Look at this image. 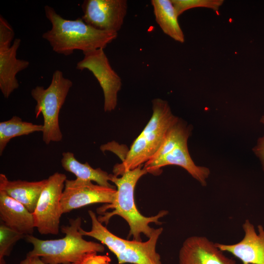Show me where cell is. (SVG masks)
Here are the masks:
<instances>
[{
	"mask_svg": "<svg viewBox=\"0 0 264 264\" xmlns=\"http://www.w3.org/2000/svg\"><path fill=\"white\" fill-rule=\"evenodd\" d=\"M142 166L128 171L120 177L110 174L109 180L114 183L117 188L115 198L111 203L105 204L97 209V213L101 215L97 217L98 220L106 225L114 216L124 219L130 226L129 237L132 236L133 240L136 241H141V234L149 238L154 229L150 227L149 224H161L159 219L168 213L166 210H161L155 216L145 217L138 210L134 198L135 187L140 178L148 173Z\"/></svg>",
	"mask_w": 264,
	"mask_h": 264,
	"instance_id": "1",
	"label": "cell"
},
{
	"mask_svg": "<svg viewBox=\"0 0 264 264\" xmlns=\"http://www.w3.org/2000/svg\"><path fill=\"white\" fill-rule=\"evenodd\" d=\"M44 9L51 28L43 34L42 38L58 54L68 56L76 50H82L84 54L104 49L117 37V32L96 29L85 22L81 17L66 20L50 6L45 5Z\"/></svg>",
	"mask_w": 264,
	"mask_h": 264,
	"instance_id": "2",
	"label": "cell"
},
{
	"mask_svg": "<svg viewBox=\"0 0 264 264\" xmlns=\"http://www.w3.org/2000/svg\"><path fill=\"white\" fill-rule=\"evenodd\" d=\"M69 225H62L61 230L65 234L62 238L43 240L32 235H26V241L33 245L27 256L39 257L46 264H72L81 261L91 253L103 252L102 243L88 241L79 232L82 219L80 217L69 220Z\"/></svg>",
	"mask_w": 264,
	"mask_h": 264,
	"instance_id": "3",
	"label": "cell"
},
{
	"mask_svg": "<svg viewBox=\"0 0 264 264\" xmlns=\"http://www.w3.org/2000/svg\"><path fill=\"white\" fill-rule=\"evenodd\" d=\"M152 104L151 119L133 141L122 162L113 167L115 176H121L149 161L157 151L169 129L178 120L166 101L156 98Z\"/></svg>",
	"mask_w": 264,
	"mask_h": 264,
	"instance_id": "4",
	"label": "cell"
},
{
	"mask_svg": "<svg viewBox=\"0 0 264 264\" xmlns=\"http://www.w3.org/2000/svg\"><path fill=\"white\" fill-rule=\"evenodd\" d=\"M72 85V82L65 77L62 71L56 70L47 88L37 86L31 90V96L36 102V117L42 114L44 118L43 140L46 144L61 141L63 138L59 115Z\"/></svg>",
	"mask_w": 264,
	"mask_h": 264,
	"instance_id": "5",
	"label": "cell"
},
{
	"mask_svg": "<svg viewBox=\"0 0 264 264\" xmlns=\"http://www.w3.org/2000/svg\"><path fill=\"white\" fill-rule=\"evenodd\" d=\"M67 179L64 174L56 172L50 176L32 213L35 227L41 235H57L63 214L61 198Z\"/></svg>",
	"mask_w": 264,
	"mask_h": 264,
	"instance_id": "6",
	"label": "cell"
},
{
	"mask_svg": "<svg viewBox=\"0 0 264 264\" xmlns=\"http://www.w3.org/2000/svg\"><path fill=\"white\" fill-rule=\"evenodd\" d=\"M84 55V58L77 63L76 68L80 70L87 69L93 74L103 90L105 111L114 110L122 86L120 77L111 66L104 49L88 52Z\"/></svg>",
	"mask_w": 264,
	"mask_h": 264,
	"instance_id": "7",
	"label": "cell"
},
{
	"mask_svg": "<svg viewBox=\"0 0 264 264\" xmlns=\"http://www.w3.org/2000/svg\"><path fill=\"white\" fill-rule=\"evenodd\" d=\"M116 192L115 188L94 184L89 180L66 179L61 198L62 213H68L91 204L111 203Z\"/></svg>",
	"mask_w": 264,
	"mask_h": 264,
	"instance_id": "8",
	"label": "cell"
},
{
	"mask_svg": "<svg viewBox=\"0 0 264 264\" xmlns=\"http://www.w3.org/2000/svg\"><path fill=\"white\" fill-rule=\"evenodd\" d=\"M82 19L87 24L103 31L117 32L128 10L126 0H85Z\"/></svg>",
	"mask_w": 264,
	"mask_h": 264,
	"instance_id": "9",
	"label": "cell"
},
{
	"mask_svg": "<svg viewBox=\"0 0 264 264\" xmlns=\"http://www.w3.org/2000/svg\"><path fill=\"white\" fill-rule=\"evenodd\" d=\"M244 233L242 239L237 243L226 244L216 243L222 251L231 253L239 259L242 264H264V228L258 226L257 233L249 220L242 225Z\"/></svg>",
	"mask_w": 264,
	"mask_h": 264,
	"instance_id": "10",
	"label": "cell"
},
{
	"mask_svg": "<svg viewBox=\"0 0 264 264\" xmlns=\"http://www.w3.org/2000/svg\"><path fill=\"white\" fill-rule=\"evenodd\" d=\"M178 264H238L206 237L192 236L184 241L180 249Z\"/></svg>",
	"mask_w": 264,
	"mask_h": 264,
	"instance_id": "11",
	"label": "cell"
},
{
	"mask_svg": "<svg viewBox=\"0 0 264 264\" xmlns=\"http://www.w3.org/2000/svg\"><path fill=\"white\" fill-rule=\"evenodd\" d=\"M170 165L184 168L202 186H206L210 171L207 167L195 164L189 154L187 142L181 144L164 155L148 161L144 164V167L147 173L156 175L161 172V168Z\"/></svg>",
	"mask_w": 264,
	"mask_h": 264,
	"instance_id": "12",
	"label": "cell"
},
{
	"mask_svg": "<svg viewBox=\"0 0 264 264\" xmlns=\"http://www.w3.org/2000/svg\"><path fill=\"white\" fill-rule=\"evenodd\" d=\"M21 43L19 38L14 39L12 44L0 42V89L5 98L19 87L16 75L29 66L28 61L17 58Z\"/></svg>",
	"mask_w": 264,
	"mask_h": 264,
	"instance_id": "13",
	"label": "cell"
},
{
	"mask_svg": "<svg viewBox=\"0 0 264 264\" xmlns=\"http://www.w3.org/2000/svg\"><path fill=\"white\" fill-rule=\"evenodd\" d=\"M0 218L8 227L24 235H32L35 228L33 214L21 203L0 190Z\"/></svg>",
	"mask_w": 264,
	"mask_h": 264,
	"instance_id": "14",
	"label": "cell"
},
{
	"mask_svg": "<svg viewBox=\"0 0 264 264\" xmlns=\"http://www.w3.org/2000/svg\"><path fill=\"white\" fill-rule=\"evenodd\" d=\"M47 181V178L37 181L9 180L5 175L0 174V190L21 203L33 213Z\"/></svg>",
	"mask_w": 264,
	"mask_h": 264,
	"instance_id": "15",
	"label": "cell"
},
{
	"mask_svg": "<svg viewBox=\"0 0 264 264\" xmlns=\"http://www.w3.org/2000/svg\"><path fill=\"white\" fill-rule=\"evenodd\" d=\"M162 231V227L154 229L145 242L132 241L127 248L116 256L118 264H161L160 256L156 251V245Z\"/></svg>",
	"mask_w": 264,
	"mask_h": 264,
	"instance_id": "16",
	"label": "cell"
},
{
	"mask_svg": "<svg viewBox=\"0 0 264 264\" xmlns=\"http://www.w3.org/2000/svg\"><path fill=\"white\" fill-rule=\"evenodd\" d=\"M156 22L162 31L175 41L183 43L184 35L171 0H152Z\"/></svg>",
	"mask_w": 264,
	"mask_h": 264,
	"instance_id": "17",
	"label": "cell"
},
{
	"mask_svg": "<svg viewBox=\"0 0 264 264\" xmlns=\"http://www.w3.org/2000/svg\"><path fill=\"white\" fill-rule=\"evenodd\" d=\"M61 163L64 170L73 174L76 178L93 181L100 185L114 188L109 182L110 174L99 168H93L88 162L82 163L78 161L72 152H64Z\"/></svg>",
	"mask_w": 264,
	"mask_h": 264,
	"instance_id": "18",
	"label": "cell"
},
{
	"mask_svg": "<svg viewBox=\"0 0 264 264\" xmlns=\"http://www.w3.org/2000/svg\"><path fill=\"white\" fill-rule=\"evenodd\" d=\"M88 213L91 221V229L87 231L80 227L79 232L83 236L97 240L101 243L107 246L116 257L122 253L130 244L132 241L124 240L110 232L98 220L94 212L89 210Z\"/></svg>",
	"mask_w": 264,
	"mask_h": 264,
	"instance_id": "19",
	"label": "cell"
},
{
	"mask_svg": "<svg viewBox=\"0 0 264 264\" xmlns=\"http://www.w3.org/2000/svg\"><path fill=\"white\" fill-rule=\"evenodd\" d=\"M43 125L23 121L18 116L0 122V155L12 138L27 135L35 132H43Z\"/></svg>",
	"mask_w": 264,
	"mask_h": 264,
	"instance_id": "20",
	"label": "cell"
},
{
	"mask_svg": "<svg viewBox=\"0 0 264 264\" xmlns=\"http://www.w3.org/2000/svg\"><path fill=\"white\" fill-rule=\"evenodd\" d=\"M190 132V128L178 119L169 129L157 151L150 160L164 155L181 144L187 142Z\"/></svg>",
	"mask_w": 264,
	"mask_h": 264,
	"instance_id": "21",
	"label": "cell"
},
{
	"mask_svg": "<svg viewBox=\"0 0 264 264\" xmlns=\"http://www.w3.org/2000/svg\"><path fill=\"white\" fill-rule=\"evenodd\" d=\"M25 235L8 227L2 222L0 224V264H6L4 257L10 255L15 244Z\"/></svg>",
	"mask_w": 264,
	"mask_h": 264,
	"instance_id": "22",
	"label": "cell"
},
{
	"mask_svg": "<svg viewBox=\"0 0 264 264\" xmlns=\"http://www.w3.org/2000/svg\"><path fill=\"white\" fill-rule=\"evenodd\" d=\"M178 16L190 9L204 7L215 11L223 3V0H171Z\"/></svg>",
	"mask_w": 264,
	"mask_h": 264,
	"instance_id": "23",
	"label": "cell"
},
{
	"mask_svg": "<svg viewBox=\"0 0 264 264\" xmlns=\"http://www.w3.org/2000/svg\"><path fill=\"white\" fill-rule=\"evenodd\" d=\"M111 260L107 255L91 253L87 255L81 261L74 264H111Z\"/></svg>",
	"mask_w": 264,
	"mask_h": 264,
	"instance_id": "24",
	"label": "cell"
},
{
	"mask_svg": "<svg viewBox=\"0 0 264 264\" xmlns=\"http://www.w3.org/2000/svg\"><path fill=\"white\" fill-rule=\"evenodd\" d=\"M253 151L260 159L264 171V135L258 139L256 145L253 148Z\"/></svg>",
	"mask_w": 264,
	"mask_h": 264,
	"instance_id": "25",
	"label": "cell"
},
{
	"mask_svg": "<svg viewBox=\"0 0 264 264\" xmlns=\"http://www.w3.org/2000/svg\"><path fill=\"white\" fill-rule=\"evenodd\" d=\"M20 264H46L38 257L27 256L22 260Z\"/></svg>",
	"mask_w": 264,
	"mask_h": 264,
	"instance_id": "26",
	"label": "cell"
},
{
	"mask_svg": "<svg viewBox=\"0 0 264 264\" xmlns=\"http://www.w3.org/2000/svg\"><path fill=\"white\" fill-rule=\"evenodd\" d=\"M260 122L264 125V115H263L260 119Z\"/></svg>",
	"mask_w": 264,
	"mask_h": 264,
	"instance_id": "27",
	"label": "cell"
}]
</instances>
